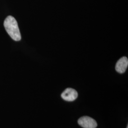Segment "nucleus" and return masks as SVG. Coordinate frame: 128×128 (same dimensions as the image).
Wrapping results in <instances>:
<instances>
[{
  "label": "nucleus",
  "instance_id": "2",
  "mask_svg": "<svg viewBox=\"0 0 128 128\" xmlns=\"http://www.w3.org/2000/svg\"><path fill=\"white\" fill-rule=\"evenodd\" d=\"M78 124L84 128H96L97 124L96 121L88 116H83L78 120Z\"/></svg>",
  "mask_w": 128,
  "mask_h": 128
},
{
  "label": "nucleus",
  "instance_id": "5",
  "mask_svg": "<svg viewBox=\"0 0 128 128\" xmlns=\"http://www.w3.org/2000/svg\"><path fill=\"white\" fill-rule=\"evenodd\" d=\"M127 128H128V126H127Z\"/></svg>",
  "mask_w": 128,
  "mask_h": 128
},
{
  "label": "nucleus",
  "instance_id": "1",
  "mask_svg": "<svg viewBox=\"0 0 128 128\" xmlns=\"http://www.w3.org/2000/svg\"><path fill=\"white\" fill-rule=\"evenodd\" d=\"M4 26L6 32L14 40H20L22 38L18 23L14 17L9 16L5 18Z\"/></svg>",
  "mask_w": 128,
  "mask_h": 128
},
{
  "label": "nucleus",
  "instance_id": "4",
  "mask_svg": "<svg viewBox=\"0 0 128 128\" xmlns=\"http://www.w3.org/2000/svg\"><path fill=\"white\" fill-rule=\"evenodd\" d=\"M128 60L126 56L120 58L117 62L115 69L119 73H124L128 68Z\"/></svg>",
  "mask_w": 128,
  "mask_h": 128
},
{
  "label": "nucleus",
  "instance_id": "3",
  "mask_svg": "<svg viewBox=\"0 0 128 128\" xmlns=\"http://www.w3.org/2000/svg\"><path fill=\"white\" fill-rule=\"evenodd\" d=\"M61 97L65 101L73 102L77 99L78 92L74 89L68 88L62 93Z\"/></svg>",
  "mask_w": 128,
  "mask_h": 128
}]
</instances>
